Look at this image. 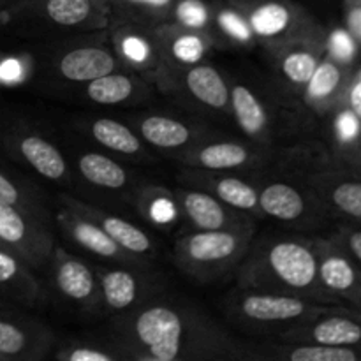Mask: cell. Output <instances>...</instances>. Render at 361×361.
Segmentation results:
<instances>
[{
	"label": "cell",
	"instance_id": "1",
	"mask_svg": "<svg viewBox=\"0 0 361 361\" xmlns=\"http://www.w3.org/2000/svg\"><path fill=\"white\" fill-rule=\"evenodd\" d=\"M274 274L284 282L288 288L298 291L314 293L321 300L335 298L319 282V263H317L316 245L310 247L302 242H279L275 243L268 254Z\"/></svg>",
	"mask_w": 361,
	"mask_h": 361
},
{
	"label": "cell",
	"instance_id": "2",
	"mask_svg": "<svg viewBox=\"0 0 361 361\" xmlns=\"http://www.w3.org/2000/svg\"><path fill=\"white\" fill-rule=\"evenodd\" d=\"M319 282L331 296L348 302L353 310L361 314V267L334 240L316 243Z\"/></svg>",
	"mask_w": 361,
	"mask_h": 361
},
{
	"label": "cell",
	"instance_id": "3",
	"mask_svg": "<svg viewBox=\"0 0 361 361\" xmlns=\"http://www.w3.org/2000/svg\"><path fill=\"white\" fill-rule=\"evenodd\" d=\"M136 337L159 361H173L180 356L183 323L168 307H152L140 314L134 324Z\"/></svg>",
	"mask_w": 361,
	"mask_h": 361
},
{
	"label": "cell",
	"instance_id": "4",
	"mask_svg": "<svg viewBox=\"0 0 361 361\" xmlns=\"http://www.w3.org/2000/svg\"><path fill=\"white\" fill-rule=\"evenodd\" d=\"M353 71L331 59H323L305 85V99L316 111L331 113L345 102Z\"/></svg>",
	"mask_w": 361,
	"mask_h": 361
},
{
	"label": "cell",
	"instance_id": "5",
	"mask_svg": "<svg viewBox=\"0 0 361 361\" xmlns=\"http://www.w3.org/2000/svg\"><path fill=\"white\" fill-rule=\"evenodd\" d=\"M317 185L326 207L353 224H361V173L345 168L331 169L321 175Z\"/></svg>",
	"mask_w": 361,
	"mask_h": 361
},
{
	"label": "cell",
	"instance_id": "6",
	"mask_svg": "<svg viewBox=\"0 0 361 361\" xmlns=\"http://www.w3.org/2000/svg\"><path fill=\"white\" fill-rule=\"evenodd\" d=\"M242 312L249 319L261 323H275V321H291L307 314H319L324 309L312 305L305 300L295 296H271V295H250L242 302Z\"/></svg>",
	"mask_w": 361,
	"mask_h": 361
},
{
	"label": "cell",
	"instance_id": "7",
	"mask_svg": "<svg viewBox=\"0 0 361 361\" xmlns=\"http://www.w3.org/2000/svg\"><path fill=\"white\" fill-rule=\"evenodd\" d=\"M331 113V134L341 166L361 173V120L345 102Z\"/></svg>",
	"mask_w": 361,
	"mask_h": 361
},
{
	"label": "cell",
	"instance_id": "8",
	"mask_svg": "<svg viewBox=\"0 0 361 361\" xmlns=\"http://www.w3.org/2000/svg\"><path fill=\"white\" fill-rule=\"evenodd\" d=\"M238 249V236L229 231H222V229H204L189 236L183 243L185 256L200 264L221 263L235 256Z\"/></svg>",
	"mask_w": 361,
	"mask_h": 361
},
{
	"label": "cell",
	"instance_id": "9",
	"mask_svg": "<svg viewBox=\"0 0 361 361\" xmlns=\"http://www.w3.org/2000/svg\"><path fill=\"white\" fill-rule=\"evenodd\" d=\"M115 59L109 51L101 48H78L66 53L59 63L63 78L76 83H85L104 74L113 73Z\"/></svg>",
	"mask_w": 361,
	"mask_h": 361
},
{
	"label": "cell",
	"instance_id": "10",
	"mask_svg": "<svg viewBox=\"0 0 361 361\" xmlns=\"http://www.w3.org/2000/svg\"><path fill=\"white\" fill-rule=\"evenodd\" d=\"M300 23V13L284 0H259L252 6L249 25L259 37H275Z\"/></svg>",
	"mask_w": 361,
	"mask_h": 361
},
{
	"label": "cell",
	"instance_id": "11",
	"mask_svg": "<svg viewBox=\"0 0 361 361\" xmlns=\"http://www.w3.org/2000/svg\"><path fill=\"white\" fill-rule=\"evenodd\" d=\"M257 204L264 214L279 221H298L309 212V201L296 187L288 183H270L257 194Z\"/></svg>",
	"mask_w": 361,
	"mask_h": 361
},
{
	"label": "cell",
	"instance_id": "12",
	"mask_svg": "<svg viewBox=\"0 0 361 361\" xmlns=\"http://www.w3.org/2000/svg\"><path fill=\"white\" fill-rule=\"evenodd\" d=\"M187 88L203 104L224 109L229 104V88L224 78L210 66H196L187 73Z\"/></svg>",
	"mask_w": 361,
	"mask_h": 361
},
{
	"label": "cell",
	"instance_id": "13",
	"mask_svg": "<svg viewBox=\"0 0 361 361\" xmlns=\"http://www.w3.org/2000/svg\"><path fill=\"white\" fill-rule=\"evenodd\" d=\"M20 152L27 159L28 164L44 178L60 180L66 175L67 168L62 154L41 136L30 134L23 137L20 141Z\"/></svg>",
	"mask_w": 361,
	"mask_h": 361
},
{
	"label": "cell",
	"instance_id": "14",
	"mask_svg": "<svg viewBox=\"0 0 361 361\" xmlns=\"http://www.w3.org/2000/svg\"><path fill=\"white\" fill-rule=\"evenodd\" d=\"M229 101H231L233 111H235L240 127L249 136H259L267 129V109L250 88L243 87V85H235L229 90Z\"/></svg>",
	"mask_w": 361,
	"mask_h": 361
},
{
	"label": "cell",
	"instance_id": "15",
	"mask_svg": "<svg viewBox=\"0 0 361 361\" xmlns=\"http://www.w3.org/2000/svg\"><path fill=\"white\" fill-rule=\"evenodd\" d=\"M183 210L194 226L204 231V229H222L228 224V215L224 208L204 192H187L182 197Z\"/></svg>",
	"mask_w": 361,
	"mask_h": 361
},
{
	"label": "cell",
	"instance_id": "16",
	"mask_svg": "<svg viewBox=\"0 0 361 361\" xmlns=\"http://www.w3.org/2000/svg\"><path fill=\"white\" fill-rule=\"evenodd\" d=\"M140 130L148 143L159 148H180L190 140L189 127L169 116H148Z\"/></svg>",
	"mask_w": 361,
	"mask_h": 361
},
{
	"label": "cell",
	"instance_id": "17",
	"mask_svg": "<svg viewBox=\"0 0 361 361\" xmlns=\"http://www.w3.org/2000/svg\"><path fill=\"white\" fill-rule=\"evenodd\" d=\"M56 284L67 298L76 300V302L88 298L95 288L94 274L90 271V268L74 257H67L59 264Z\"/></svg>",
	"mask_w": 361,
	"mask_h": 361
},
{
	"label": "cell",
	"instance_id": "18",
	"mask_svg": "<svg viewBox=\"0 0 361 361\" xmlns=\"http://www.w3.org/2000/svg\"><path fill=\"white\" fill-rule=\"evenodd\" d=\"M78 166L88 182L104 189H120L127 182L126 169L106 155L85 154Z\"/></svg>",
	"mask_w": 361,
	"mask_h": 361
},
{
	"label": "cell",
	"instance_id": "19",
	"mask_svg": "<svg viewBox=\"0 0 361 361\" xmlns=\"http://www.w3.org/2000/svg\"><path fill=\"white\" fill-rule=\"evenodd\" d=\"M92 136L102 147L118 152V154L133 155L141 150V143L136 134L116 120H95L94 126H92Z\"/></svg>",
	"mask_w": 361,
	"mask_h": 361
},
{
	"label": "cell",
	"instance_id": "20",
	"mask_svg": "<svg viewBox=\"0 0 361 361\" xmlns=\"http://www.w3.org/2000/svg\"><path fill=\"white\" fill-rule=\"evenodd\" d=\"M99 0H42L41 9L53 23L76 27L94 14Z\"/></svg>",
	"mask_w": 361,
	"mask_h": 361
},
{
	"label": "cell",
	"instance_id": "21",
	"mask_svg": "<svg viewBox=\"0 0 361 361\" xmlns=\"http://www.w3.org/2000/svg\"><path fill=\"white\" fill-rule=\"evenodd\" d=\"M102 295L106 305L115 310L127 309L137 296V282L126 270H111L102 275Z\"/></svg>",
	"mask_w": 361,
	"mask_h": 361
},
{
	"label": "cell",
	"instance_id": "22",
	"mask_svg": "<svg viewBox=\"0 0 361 361\" xmlns=\"http://www.w3.org/2000/svg\"><path fill=\"white\" fill-rule=\"evenodd\" d=\"M249 152L236 143H215L201 148L196 155L197 166L207 169H233L242 168L249 162Z\"/></svg>",
	"mask_w": 361,
	"mask_h": 361
},
{
	"label": "cell",
	"instance_id": "23",
	"mask_svg": "<svg viewBox=\"0 0 361 361\" xmlns=\"http://www.w3.org/2000/svg\"><path fill=\"white\" fill-rule=\"evenodd\" d=\"M134 85L130 78L123 74H104L101 78L88 81V97L99 104H118L133 95Z\"/></svg>",
	"mask_w": 361,
	"mask_h": 361
},
{
	"label": "cell",
	"instance_id": "24",
	"mask_svg": "<svg viewBox=\"0 0 361 361\" xmlns=\"http://www.w3.org/2000/svg\"><path fill=\"white\" fill-rule=\"evenodd\" d=\"M101 228L111 236L113 242L122 249L129 250L134 254H147L150 252L152 242L147 233L141 231L140 228L133 226L130 222L123 221L120 217H104L101 221Z\"/></svg>",
	"mask_w": 361,
	"mask_h": 361
},
{
	"label": "cell",
	"instance_id": "25",
	"mask_svg": "<svg viewBox=\"0 0 361 361\" xmlns=\"http://www.w3.org/2000/svg\"><path fill=\"white\" fill-rule=\"evenodd\" d=\"M71 235H73V238L80 245H83L85 249H88L90 252L97 254L101 257H113L118 254L120 247L113 242L111 236L104 229L95 224H90V222L76 219L71 224Z\"/></svg>",
	"mask_w": 361,
	"mask_h": 361
},
{
	"label": "cell",
	"instance_id": "26",
	"mask_svg": "<svg viewBox=\"0 0 361 361\" xmlns=\"http://www.w3.org/2000/svg\"><path fill=\"white\" fill-rule=\"evenodd\" d=\"M317 51H319V48H316V46L289 51L284 56V60H282V73H284V76L293 85L305 87L307 81L310 80V76H312L314 71H316V67L321 62V56Z\"/></svg>",
	"mask_w": 361,
	"mask_h": 361
},
{
	"label": "cell",
	"instance_id": "27",
	"mask_svg": "<svg viewBox=\"0 0 361 361\" xmlns=\"http://www.w3.org/2000/svg\"><path fill=\"white\" fill-rule=\"evenodd\" d=\"M288 358L291 361H361V348L310 342L289 351Z\"/></svg>",
	"mask_w": 361,
	"mask_h": 361
},
{
	"label": "cell",
	"instance_id": "28",
	"mask_svg": "<svg viewBox=\"0 0 361 361\" xmlns=\"http://www.w3.org/2000/svg\"><path fill=\"white\" fill-rule=\"evenodd\" d=\"M324 49L328 51V59L335 60L342 67L356 69L361 48L345 27L335 28L334 32H330V35L324 37Z\"/></svg>",
	"mask_w": 361,
	"mask_h": 361
},
{
	"label": "cell",
	"instance_id": "29",
	"mask_svg": "<svg viewBox=\"0 0 361 361\" xmlns=\"http://www.w3.org/2000/svg\"><path fill=\"white\" fill-rule=\"evenodd\" d=\"M215 192L224 203L240 208V210H254L257 207L256 189L243 180L233 178V176L219 180L215 185Z\"/></svg>",
	"mask_w": 361,
	"mask_h": 361
},
{
	"label": "cell",
	"instance_id": "30",
	"mask_svg": "<svg viewBox=\"0 0 361 361\" xmlns=\"http://www.w3.org/2000/svg\"><path fill=\"white\" fill-rule=\"evenodd\" d=\"M25 284V274L20 261L6 247L0 245V288L9 293H20Z\"/></svg>",
	"mask_w": 361,
	"mask_h": 361
},
{
	"label": "cell",
	"instance_id": "31",
	"mask_svg": "<svg viewBox=\"0 0 361 361\" xmlns=\"http://www.w3.org/2000/svg\"><path fill=\"white\" fill-rule=\"evenodd\" d=\"M175 16L183 27L189 28H201L208 23L210 11L203 0H178L173 6Z\"/></svg>",
	"mask_w": 361,
	"mask_h": 361
},
{
	"label": "cell",
	"instance_id": "32",
	"mask_svg": "<svg viewBox=\"0 0 361 361\" xmlns=\"http://www.w3.org/2000/svg\"><path fill=\"white\" fill-rule=\"evenodd\" d=\"M27 348V335L14 323L0 319V356H18Z\"/></svg>",
	"mask_w": 361,
	"mask_h": 361
},
{
	"label": "cell",
	"instance_id": "33",
	"mask_svg": "<svg viewBox=\"0 0 361 361\" xmlns=\"http://www.w3.org/2000/svg\"><path fill=\"white\" fill-rule=\"evenodd\" d=\"M335 243L361 267V224H345L334 236Z\"/></svg>",
	"mask_w": 361,
	"mask_h": 361
},
{
	"label": "cell",
	"instance_id": "34",
	"mask_svg": "<svg viewBox=\"0 0 361 361\" xmlns=\"http://www.w3.org/2000/svg\"><path fill=\"white\" fill-rule=\"evenodd\" d=\"M173 55L183 63H194L204 55V44L197 35L185 34L173 42Z\"/></svg>",
	"mask_w": 361,
	"mask_h": 361
},
{
	"label": "cell",
	"instance_id": "35",
	"mask_svg": "<svg viewBox=\"0 0 361 361\" xmlns=\"http://www.w3.org/2000/svg\"><path fill=\"white\" fill-rule=\"evenodd\" d=\"M217 21L221 25L222 30L228 32L233 37L240 39V41H249L252 37V30H250L249 21L243 20L242 14H238L233 9H221L217 13Z\"/></svg>",
	"mask_w": 361,
	"mask_h": 361
},
{
	"label": "cell",
	"instance_id": "36",
	"mask_svg": "<svg viewBox=\"0 0 361 361\" xmlns=\"http://www.w3.org/2000/svg\"><path fill=\"white\" fill-rule=\"evenodd\" d=\"M344 27L361 48V0H342Z\"/></svg>",
	"mask_w": 361,
	"mask_h": 361
},
{
	"label": "cell",
	"instance_id": "37",
	"mask_svg": "<svg viewBox=\"0 0 361 361\" xmlns=\"http://www.w3.org/2000/svg\"><path fill=\"white\" fill-rule=\"evenodd\" d=\"M122 53L130 60V62H147L148 56H150V48H148L147 42L141 37L136 35H129L122 41Z\"/></svg>",
	"mask_w": 361,
	"mask_h": 361
},
{
	"label": "cell",
	"instance_id": "38",
	"mask_svg": "<svg viewBox=\"0 0 361 361\" xmlns=\"http://www.w3.org/2000/svg\"><path fill=\"white\" fill-rule=\"evenodd\" d=\"M116 2L126 4V6L141 11V13L161 14V13H168L169 9H173L176 0H116Z\"/></svg>",
	"mask_w": 361,
	"mask_h": 361
},
{
	"label": "cell",
	"instance_id": "39",
	"mask_svg": "<svg viewBox=\"0 0 361 361\" xmlns=\"http://www.w3.org/2000/svg\"><path fill=\"white\" fill-rule=\"evenodd\" d=\"M345 104L356 113L361 120V66L353 71L351 81H349L348 94H345Z\"/></svg>",
	"mask_w": 361,
	"mask_h": 361
},
{
	"label": "cell",
	"instance_id": "40",
	"mask_svg": "<svg viewBox=\"0 0 361 361\" xmlns=\"http://www.w3.org/2000/svg\"><path fill=\"white\" fill-rule=\"evenodd\" d=\"M0 201L11 207H18L21 201V192L2 171H0Z\"/></svg>",
	"mask_w": 361,
	"mask_h": 361
},
{
	"label": "cell",
	"instance_id": "41",
	"mask_svg": "<svg viewBox=\"0 0 361 361\" xmlns=\"http://www.w3.org/2000/svg\"><path fill=\"white\" fill-rule=\"evenodd\" d=\"M69 361H113L111 355H106V353L97 351V349L90 348H78L73 353L67 355Z\"/></svg>",
	"mask_w": 361,
	"mask_h": 361
},
{
	"label": "cell",
	"instance_id": "42",
	"mask_svg": "<svg viewBox=\"0 0 361 361\" xmlns=\"http://www.w3.org/2000/svg\"><path fill=\"white\" fill-rule=\"evenodd\" d=\"M152 217L159 222L171 221V219L175 217V208L169 203H166V201H157V203L152 207Z\"/></svg>",
	"mask_w": 361,
	"mask_h": 361
},
{
	"label": "cell",
	"instance_id": "43",
	"mask_svg": "<svg viewBox=\"0 0 361 361\" xmlns=\"http://www.w3.org/2000/svg\"><path fill=\"white\" fill-rule=\"evenodd\" d=\"M20 73H21L20 63L14 62V60H9V62H6L2 66V69H0V74H2L4 80H16V78L20 76Z\"/></svg>",
	"mask_w": 361,
	"mask_h": 361
},
{
	"label": "cell",
	"instance_id": "44",
	"mask_svg": "<svg viewBox=\"0 0 361 361\" xmlns=\"http://www.w3.org/2000/svg\"><path fill=\"white\" fill-rule=\"evenodd\" d=\"M2 247H4V245H2Z\"/></svg>",
	"mask_w": 361,
	"mask_h": 361
}]
</instances>
